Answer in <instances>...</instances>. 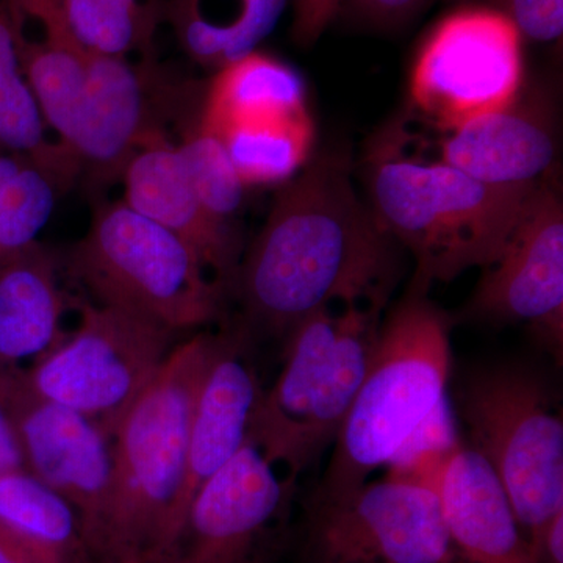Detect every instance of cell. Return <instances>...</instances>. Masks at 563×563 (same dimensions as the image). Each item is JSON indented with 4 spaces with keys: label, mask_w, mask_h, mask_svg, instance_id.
<instances>
[{
    "label": "cell",
    "mask_w": 563,
    "mask_h": 563,
    "mask_svg": "<svg viewBox=\"0 0 563 563\" xmlns=\"http://www.w3.org/2000/svg\"><path fill=\"white\" fill-rule=\"evenodd\" d=\"M74 38L92 55L154 60L166 0H58Z\"/></svg>",
    "instance_id": "484cf974"
},
{
    "label": "cell",
    "mask_w": 563,
    "mask_h": 563,
    "mask_svg": "<svg viewBox=\"0 0 563 563\" xmlns=\"http://www.w3.org/2000/svg\"><path fill=\"white\" fill-rule=\"evenodd\" d=\"M523 87L520 32L492 7L466 5L422 40L409 91L418 113L444 133L509 106Z\"/></svg>",
    "instance_id": "8fae6325"
},
{
    "label": "cell",
    "mask_w": 563,
    "mask_h": 563,
    "mask_svg": "<svg viewBox=\"0 0 563 563\" xmlns=\"http://www.w3.org/2000/svg\"><path fill=\"white\" fill-rule=\"evenodd\" d=\"M68 302L57 258L40 240L0 263V369L54 350L68 333Z\"/></svg>",
    "instance_id": "44dd1931"
},
{
    "label": "cell",
    "mask_w": 563,
    "mask_h": 563,
    "mask_svg": "<svg viewBox=\"0 0 563 563\" xmlns=\"http://www.w3.org/2000/svg\"><path fill=\"white\" fill-rule=\"evenodd\" d=\"M558 158L553 101L539 88H521L514 102L439 141V162L496 187H531L551 179Z\"/></svg>",
    "instance_id": "e0dca14e"
},
{
    "label": "cell",
    "mask_w": 563,
    "mask_h": 563,
    "mask_svg": "<svg viewBox=\"0 0 563 563\" xmlns=\"http://www.w3.org/2000/svg\"><path fill=\"white\" fill-rule=\"evenodd\" d=\"M0 152L22 155L35 163L54 179L60 192L80 177L76 162L47 128L22 73L9 0H0Z\"/></svg>",
    "instance_id": "cb8c5ba5"
},
{
    "label": "cell",
    "mask_w": 563,
    "mask_h": 563,
    "mask_svg": "<svg viewBox=\"0 0 563 563\" xmlns=\"http://www.w3.org/2000/svg\"><path fill=\"white\" fill-rule=\"evenodd\" d=\"M102 563H143L135 561V559H129V561H103Z\"/></svg>",
    "instance_id": "836d02e7"
},
{
    "label": "cell",
    "mask_w": 563,
    "mask_h": 563,
    "mask_svg": "<svg viewBox=\"0 0 563 563\" xmlns=\"http://www.w3.org/2000/svg\"><path fill=\"white\" fill-rule=\"evenodd\" d=\"M218 333L174 346L111 437V488L95 553L143 562L161 544L179 499L196 398Z\"/></svg>",
    "instance_id": "3957f363"
},
{
    "label": "cell",
    "mask_w": 563,
    "mask_h": 563,
    "mask_svg": "<svg viewBox=\"0 0 563 563\" xmlns=\"http://www.w3.org/2000/svg\"><path fill=\"white\" fill-rule=\"evenodd\" d=\"M537 563H563V510L548 523L536 551Z\"/></svg>",
    "instance_id": "1f68e13d"
},
{
    "label": "cell",
    "mask_w": 563,
    "mask_h": 563,
    "mask_svg": "<svg viewBox=\"0 0 563 563\" xmlns=\"http://www.w3.org/2000/svg\"><path fill=\"white\" fill-rule=\"evenodd\" d=\"M346 0H291V36L299 46L310 47L321 38L342 11Z\"/></svg>",
    "instance_id": "f1b7e54d"
},
{
    "label": "cell",
    "mask_w": 563,
    "mask_h": 563,
    "mask_svg": "<svg viewBox=\"0 0 563 563\" xmlns=\"http://www.w3.org/2000/svg\"><path fill=\"white\" fill-rule=\"evenodd\" d=\"M201 96L202 85L177 87L172 120L179 136L174 143L207 209L220 220L233 222L242 209L247 187L224 144L202 121Z\"/></svg>",
    "instance_id": "d4e9b609"
},
{
    "label": "cell",
    "mask_w": 563,
    "mask_h": 563,
    "mask_svg": "<svg viewBox=\"0 0 563 563\" xmlns=\"http://www.w3.org/2000/svg\"><path fill=\"white\" fill-rule=\"evenodd\" d=\"M79 312L77 328L24 368L25 380L43 398L90 418L111 439L161 372L177 333L101 303H80Z\"/></svg>",
    "instance_id": "ba28073f"
},
{
    "label": "cell",
    "mask_w": 563,
    "mask_h": 563,
    "mask_svg": "<svg viewBox=\"0 0 563 563\" xmlns=\"http://www.w3.org/2000/svg\"><path fill=\"white\" fill-rule=\"evenodd\" d=\"M250 339L246 329L218 333L217 350L192 410L184 484L161 544L179 523L195 493L250 442L252 421L263 395L247 352Z\"/></svg>",
    "instance_id": "ac0fdd59"
},
{
    "label": "cell",
    "mask_w": 563,
    "mask_h": 563,
    "mask_svg": "<svg viewBox=\"0 0 563 563\" xmlns=\"http://www.w3.org/2000/svg\"><path fill=\"white\" fill-rule=\"evenodd\" d=\"M461 320L528 322L561 358L563 203L553 177L533 192L501 257L484 269Z\"/></svg>",
    "instance_id": "5bb4252c"
},
{
    "label": "cell",
    "mask_w": 563,
    "mask_h": 563,
    "mask_svg": "<svg viewBox=\"0 0 563 563\" xmlns=\"http://www.w3.org/2000/svg\"><path fill=\"white\" fill-rule=\"evenodd\" d=\"M9 11L22 73L47 128L70 157L91 54L74 38L58 0H9Z\"/></svg>",
    "instance_id": "ffe728a7"
},
{
    "label": "cell",
    "mask_w": 563,
    "mask_h": 563,
    "mask_svg": "<svg viewBox=\"0 0 563 563\" xmlns=\"http://www.w3.org/2000/svg\"><path fill=\"white\" fill-rule=\"evenodd\" d=\"M0 528L47 563H101L76 507L27 470L0 474Z\"/></svg>",
    "instance_id": "603a6c76"
},
{
    "label": "cell",
    "mask_w": 563,
    "mask_h": 563,
    "mask_svg": "<svg viewBox=\"0 0 563 563\" xmlns=\"http://www.w3.org/2000/svg\"><path fill=\"white\" fill-rule=\"evenodd\" d=\"M291 0H166L165 24L192 62L218 70L257 51Z\"/></svg>",
    "instance_id": "7402d4cb"
},
{
    "label": "cell",
    "mask_w": 563,
    "mask_h": 563,
    "mask_svg": "<svg viewBox=\"0 0 563 563\" xmlns=\"http://www.w3.org/2000/svg\"><path fill=\"white\" fill-rule=\"evenodd\" d=\"M201 117L247 188L280 185L310 161L314 122L301 74L251 52L202 85Z\"/></svg>",
    "instance_id": "9c48e42d"
},
{
    "label": "cell",
    "mask_w": 563,
    "mask_h": 563,
    "mask_svg": "<svg viewBox=\"0 0 563 563\" xmlns=\"http://www.w3.org/2000/svg\"><path fill=\"white\" fill-rule=\"evenodd\" d=\"M459 404L472 448L498 476L536 558L544 529L563 510L562 415L543 380L520 366L474 373Z\"/></svg>",
    "instance_id": "52a82bcc"
},
{
    "label": "cell",
    "mask_w": 563,
    "mask_h": 563,
    "mask_svg": "<svg viewBox=\"0 0 563 563\" xmlns=\"http://www.w3.org/2000/svg\"><path fill=\"white\" fill-rule=\"evenodd\" d=\"M301 563L463 562L429 485L387 477L303 501Z\"/></svg>",
    "instance_id": "30bf717a"
},
{
    "label": "cell",
    "mask_w": 563,
    "mask_h": 563,
    "mask_svg": "<svg viewBox=\"0 0 563 563\" xmlns=\"http://www.w3.org/2000/svg\"><path fill=\"white\" fill-rule=\"evenodd\" d=\"M453 325L451 314L428 296L413 292H407L388 314L313 493L332 495L365 484L448 398Z\"/></svg>",
    "instance_id": "277c9868"
},
{
    "label": "cell",
    "mask_w": 563,
    "mask_h": 563,
    "mask_svg": "<svg viewBox=\"0 0 563 563\" xmlns=\"http://www.w3.org/2000/svg\"><path fill=\"white\" fill-rule=\"evenodd\" d=\"M365 174L374 214L412 255L409 292L422 296L433 284L498 261L540 185L496 187L412 157L396 131L373 144Z\"/></svg>",
    "instance_id": "7a4b0ae2"
},
{
    "label": "cell",
    "mask_w": 563,
    "mask_h": 563,
    "mask_svg": "<svg viewBox=\"0 0 563 563\" xmlns=\"http://www.w3.org/2000/svg\"><path fill=\"white\" fill-rule=\"evenodd\" d=\"M384 309L328 307L285 336L284 368L263 390L251 440L290 479L335 442L372 362Z\"/></svg>",
    "instance_id": "5b68a950"
},
{
    "label": "cell",
    "mask_w": 563,
    "mask_h": 563,
    "mask_svg": "<svg viewBox=\"0 0 563 563\" xmlns=\"http://www.w3.org/2000/svg\"><path fill=\"white\" fill-rule=\"evenodd\" d=\"M401 250L355 190L350 161L322 154L280 184L233 290L250 329L285 339L328 307H385Z\"/></svg>",
    "instance_id": "6da1fadb"
},
{
    "label": "cell",
    "mask_w": 563,
    "mask_h": 563,
    "mask_svg": "<svg viewBox=\"0 0 563 563\" xmlns=\"http://www.w3.org/2000/svg\"><path fill=\"white\" fill-rule=\"evenodd\" d=\"M24 468L16 433L2 402H0V474Z\"/></svg>",
    "instance_id": "4dcf8cb0"
},
{
    "label": "cell",
    "mask_w": 563,
    "mask_h": 563,
    "mask_svg": "<svg viewBox=\"0 0 563 563\" xmlns=\"http://www.w3.org/2000/svg\"><path fill=\"white\" fill-rule=\"evenodd\" d=\"M0 402L16 433L24 470L76 507L95 553L110 498V437L85 415L33 391L21 366L0 369Z\"/></svg>",
    "instance_id": "4fadbf2b"
},
{
    "label": "cell",
    "mask_w": 563,
    "mask_h": 563,
    "mask_svg": "<svg viewBox=\"0 0 563 563\" xmlns=\"http://www.w3.org/2000/svg\"><path fill=\"white\" fill-rule=\"evenodd\" d=\"M488 7L507 18L521 38L554 43L562 38L563 0H487Z\"/></svg>",
    "instance_id": "83f0119b"
},
{
    "label": "cell",
    "mask_w": 563,
    "mask_h": 563,
    "mask_svg": "<svg viewBox=\"0 0 563 563\" xmlns=\"http://www.w3.org/2000/svg\"><path fill=\"white\" fill-rule=\"evenodd\" d=\"M24 547L0 528V563H20Z\"/></svg>",
    "instance_id": "d6a6232c"
},
{
    "label": "cell",
    "mask_w": 563,
    "mask_h": 563,
    "mask_svg": "<svg viewBox=\"0 0 563 563\" xmlns=\"http://www.w3.org/2000/svg\"><path fill=\"white\" fill-rule=\"evenodd\" d=\"M58 192L54 179L35 163L0 152V263L38 242Z\"/></svg>",
    "instance_id": "4316f807"
},
{
    "label": "cell",
    "mask_w": 563,
    "mask_h": 563,
    "mask_svg": "<svg viewBox=\"0 0 563 563\" xmlns=\"http://www.w3.org/2000/svg\"><path fill=\"white\" fill-rule=\"evenodd\" d=\"M69 269L96 303L176 333L217 321L229 292L190 244L124 201L98 203Z\"/></svg>",
    "instance_id": "8992f818"
},
{
    "label": "cell",
    "mask_w": 563,
    "mask_h": 563,
    "mask_svg": "<svg viewBox=\"0 0 563 563\" xmlns=\"http://www.w3.org/2000/svg\"><path fill=\"white\" fill-rule=\"evenodd\" d=\"M465 563H537L509 498L487 461L461 443L428 483Z\"/></svg>",
    "instance_id": "d6986e66"
},
{
    "label": "cell",
    "mask_w": 563,
    "mask_h": 563,
    "mask_svg": "<svg viewBox=\"0 0 563 563\" xmlns=\"http://www.w3.org/2000/svg\"><path fill=\"white\" fill-rule=\"evenodd\" d=\"M428 0H346L350 9L363 21L380 29L406 24Z\"/></svg>",
    "instance_id": "f546056e"
},
{
    "label": "cell",
    "mask_w": 563,
    "mask_h": 563,
    "mask_svg": "<svg viewBox=\"0 0 563 563\" xmlns=\"http://www.w3.org/2000/svg\"><path fill=\"white\" fill-rule=\"evenodd\" d=\"M174 87L165 85L154 60L92 55L69 154L90 190L121 180L144 133L165 128Z\"/></svg>",
    "instance_id": "9a60e30c"
},
{
    "label": "cell",
    "mask_w": 563,
    "mask_h": 563,
    "mask_svg": "<svg viewBox=\"0 0 563 563\" xmlns=\"http://www.w3.org/2000/svg\"><path fill=\"white\" fill-rule=\"evenodd\" d=\"M121 181L122 201L190 244L211 276L233 290L243 258L242 235L233 222L207 209L165 128L144 133Z\"/></svg>",
    "instance_id": "2e32d148"
},
{
    "label": "cell",
    "mask_w": 563,
    "mask_h": 563,
    "mask_svg": "<svg viewBox=\"0 0 563 563\" xmlns=\"http://www.w3.org/2000/svg\"><path fill=\"white\" fill-rule=\"evenodd\" d=\"M296 481L244 444L192 496L174 531L143 563H268L287 529Z\"/></svg>",
    "instance_id": "7c38bea8"
}]
</instances>
